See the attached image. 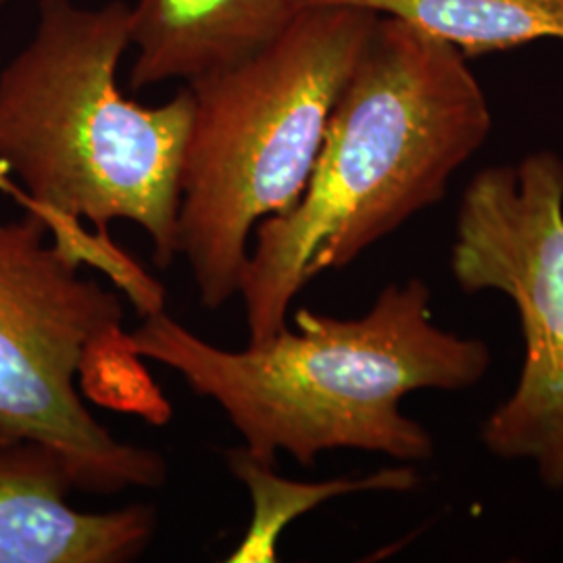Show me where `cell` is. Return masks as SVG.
Listing matches in <instances>:
<instances>
[{"instance_id":"obj_12","label":"cell","mask_w":563,"mask_h":563,"mask_svg":"<svg viewBox=\"0 0 563 563\" xmlns=\"http://www.w3.org/2000/svg\"><path fill=\"white\" fill-rule=\"evenodd\" d=\"M2 4H4V0H0V7H2Z\"/></svg>"},{"instance_id":"obj_4","label":"cell","mask_w":563,"mask_h":563,"mask_svg":"<svg viewBox=\"0 0 563 563\" xmlns=\"http://www.w3.org/2000/svg\"><path fill=\"white\" fill-rule=\"evenodd\" d=\"M376 21L353 7H301L251 59L188 81L178 239L202 307L239 295L251 232L301 199Z\"/></svg>"},{"instance_id":"obj_2","label":"cell","mask_w":563,"mask_h":563,"mask_svg":"<svg viewBox=\"0 0 563 563\" xmlns=\"http://www.w3.org/2000/svg\"><path fill=\"white\" fill-rule=\"evenodd\" d=\"M467 60L446 42L378 15L301 199L257 225L239 284L251 344L288 328L290 305L316 276L360 260L443 199L493 130Z\"/></svg>"},{"instance_id":"obj_7","label":"cell","mask_w":563,"mask_h":563,"mask_svg":"<svg viewBox=\"0 0 563 563\" xmlns=\"http://www.w3.org/2000/svg\"><path fill=\"white\" fill-rule=\"evenodd\" d=\"M59 455L36 441H0V563H123L151 543L155 509H74Z\"/></svg>"},{"instance_id":"obj_5","label":"cell","mask_w":563,"mask_h":563,"mask_svg":"<svg viewBox=\"0 0 563 563\" xmlns=\"http://www.w3.org/2000/svg\"><path fill=\"white\" fill-rule=\"evenodd\" d=\"M80 267L38 213L0 220V441L51 446L76 490L159 488L162 453L120 443L78 393V378L125 342L118 292Z\"/></svg>"},{"instance_id":"obj_6","label":"cell","mask_w":563,"mask_h":563,"mask_svg":"<svg viewBox=\"0 0 563 563\" xmlns=\"http://www.w3.org/2000/svg\"><path fill=\"white\" fill-rule=\"evenodd\" d=\"M451 269L465 292L499 290L523 332L518 388L483 428L501 460H532L563 488V159L537 151L486 167L463 192Z\"/></svg>"},{"instance_id":"obj_3","label":"cell","mask_w":563,"mask_h":563,"mask_svg":"<svg viewBox=\"0 0 563 563\" xmlns=\"http://www.w3.org/2000/svg\"><path fill=\"white\" fill-rule=\"evenodd\" d=\"M430 288L390 284L372 309L339 320L309 309L269 341L228 351L174 322L142 316L125 334L132 355L178 372L192 393L213 399L244 439L253 462L274 467L284 451L313 465L332 449L384 453L402 462L434 455L430 432L401 411L416 390H465L481 383L490 351L432 322Z\"/></svg>"},{"instance_id":"obj_8","label":"cell","mask_w":563,"mask_h":563,"mask_svg":"<svg viewBox=\"0 0 563 563\" xmlns=\"http://www.w3.org/2000/svg\"><path fill=\"white\" fill-rule=\"evenodd\" d=\"M297 11V0H136L130 88L236 67L276 41Z\"/></svg>"},{"instance_id":"obj_10","label":"cell","mask_w":563,"mask_h":563,"mask_svg":"<svg viewBox=\"0 0 563 563\" xmlns=\"http://www.w3.org/2000/svg\"><path fill=\"white\" fill-rule=\"evenodd\" d=\"M234 474L251 486L255 504V518H262L263 526L253 528L251 537L263 532V560H274V537L280 532L282 526L302 511L322 504L325 499L339 497L355 490H409L418 484L413 470H384L369 478L360 481H330L320 484L284 483L272 474V467L253 462L244 451L232 453Z\"/></svg>"},{"instance_id":"obj_9","label":"cell","mask_w":563,"mask_h":563,"mask_svg":"<svg viewBox=\"0 0 563 563\" xmlns=\"http://www.w3.org/2000/svg\"><path fill=\"white\" fill-rule=\"evenodd\" d=\"M301 7H353L405 21L467 59L539 41L563 42V0H297Z\"/></svg>"},{"instance_id":"obj_1","label":"cell","mask_w":563,"mask_h":563,"mask_svg":"<svg viewBox=\"0 0 563 563\" xmlns=\"http://www.w3.org/2000/svg\"><path fill=\"white\" fill-rule=\"evenodd\" d=\"M128 48L132 7L123 0L101 9L38 0L32 41L0 69V165L18 178L25 209L48 223L51 239L109 274L148 316L163 309V286L111 242L109 225H141L162 269L180 255L195 99L186 86L159 107L128 101L118 86Z\"/></svg>"},{"instance_id":"obj_11","label":"cell","mask_w":563,"mask_h":563,"mask_svg":"<svg viewBox=\"0 0 563 563\" xmlns=\"http://www.w3.org/2000/svg\"><path fill=\"white\" fill-rule=\"evenodd\" d=\"M0 192H7V195H11L13 199H18V201L23 205V209L27 207V201H25V195H23L20 184L13 181V178L2 169V165H0Z\"/></svg>"}]
</instances>
